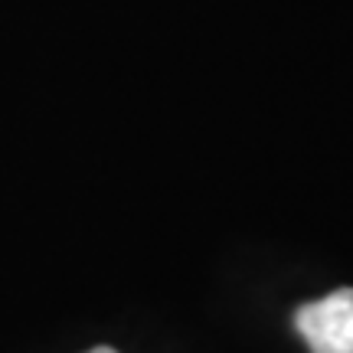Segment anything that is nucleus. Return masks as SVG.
I'll use <instances>...</instances> for the list:
<instances>
[{
    "instance_id": "nucleus-1",
    "label": "nucleus",
    "mask_w": 353,
    "mask_h": 353,
    "mask_svg": "<svg viewBox=\"0 0 353 353\" xmlns=\"http://www.w3.org/2000/svg\"><path fill=\"white\" fill-rule=\"evenodd\" d=\"M294 330L311 353H353V288H337L294 311Z\"/></svg>"
},
{
    "instance_id": "nucleus-2",
    "label": "nucleus",
    "mask_w": 353,
    "mask_h": 353,
    "mask_svg": "<svg viewBox=\"0 0 353 353\" xmlns=\"http://www.w3.org/2000/svg\"><path fill=\"white\" fill-rule=\"evenodd\" d=\"M88 353H118V350H114V347H92Z\"/></svg>"
}]
</instances>
